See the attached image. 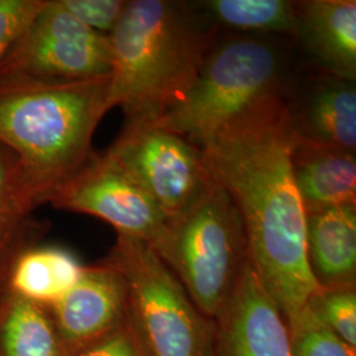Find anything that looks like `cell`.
<instances>
[{
	"mask_svg": "<svg viewBox=\"0 0 356 356\" xmlns=\"http://www.w3.org/2000/svg\"><path fill=\"white\" fill-rule=\"evenodd\" d=\"M214 325L213 356H291L286 319L250 259Z\"/></svg>",
	"mask_w": 356,
	"mask_h": 356,
	"instance_id": "8fae6325",
	"label": "cell"
},
{
	"mask_svg": "<svg viewBox=\"0 0 356 356\" xmlns=\"http://www.w3.org/2000/svg\"><path fill=\"white\" fill-rule=\"evenodd\" d=\"M111 97L129 123L154 124L191 89L213 49L185 3L127 1L113 33Z\"/></svg>",
	"mask_w": 356,
	"mask_h": 356,
	"instance_id": "7a4b0ae2",
	"label": "cell"
},
{
	"mask_svg": "<svg viewBox=\"0 0 356 356\" xmlns=\"http://www.w3.org/2000/svg\"><path fill=\"white\" fill-rule=\"evenodd\" d=\"M49 310L65 356L94 343L127 322V285L103 260L83 267L74 286Z\"/></svg>",
	"mask_w": 356,
	"mask_h": 356,
	"instance_id": "30bf717a",
	"label": "cell"
},
{
	"mask_svg": "<svg viewBox=\"0 0 356 356\" xmlns=\"http://www.w3.org/2000/svg\"><path fill=\"white\" fill-rule=\"evenodd\" d=\"M66 356H144L127 322L102 339Z\"/></svg>",
	"mask_w": 356,
	"mask_h": 356,
	"instance_id": "d4e9b609",
	"label": "cell"
},
{
	"mask_svg": "<svg viewBox=\"0 0 356 356\" xmlns=\"http://www.w3.org/2000/svg\"><path fill=\"white\" fill-rule=\"evenodd\" d=\"M38 229V226H33L29 220V216L24 219L0 220V282L4 280L13 256L32 243Z\"/></svg>",
	"mask_w": 356,
	"mask_h": 356,
	"instance_id": "cb8c5ba5",
	"label": "cell"
},
{
	"mask_svg": "<svg viewBox=\"0 0 356 356\" xmlns=\"http://www.w3.org/2000/svg\"><path fill=\"white\" fill-rule=\"evenodd\" d=\"M325 72L355 81V0L297 1L296 35Z\"/></svg>",
	"mask_w": 356,
	"mask_h": 356,
	"instance_id": "4fadbf2b",
	"label": "cell"
},
{
	"mask_svg": "<svg viewBox=\"0 0 356 356\" xmlns=\"http://www.w3.org/2000/svg\"><path fill=\"white\" fill-rule=\"evenodd\" d=\"M127 285V323L144 356H213V319L194 305L151 245L118 235L106 259Z\"/></svg>",
	"mask_w": 356,
	"mask_h": 356,
	"instance_id": "8992f818",
	"label": "cell"
},
{
	"mask_svg": "<svg viewBox=\"0 0 356 356\" xmlns=\"http://www.w3.org/2000/svg\"><path fill=\"white\" fill-rule=\"evenodd\" d=\"M53 207L95 216L118 235L154 247L165 234L169 219L148 193L106 153H92L48 201Z\"/></svg>",
	"mask_w": 356,
	"mask_h": 356,
	"instance_id": "9c48e42d",
	"label": "cell"
},
{
	"mask_svg": "<svg viewBox=\"0 0 356 356\" xmlns=\"http://www.w3.org/2000/svg\"><path fill=\"white\" fill-rule=\"evenodd\" d=\"M0 76L49 82L110 76V38L81 23L60 0H45L1 60Z\"/></svg>",
	"mask_w": 356,
	"mask_h": 356,
	"instance_id": "52a82bcc",
	"label": "cell"
},
{
	"mask_svg": "<svg viewBox=\"0 0 356 356\" xmlns=\"http://www.w3.org/2000/svg\"><path fill=\"white\" fill-rule=\"evenodd\" d=\"M292 139L356 152L355 81L325 73L298 103L288 102Z\"/></svg>",
	"mask_w": 356,
	"mask_h": 356,
	"instance_id": "7c38bea8",
	"label": "cell"
},
{
	"mask_svg": "<svg viewBox=\"0 0 356 356\" xmlns=\"http://www.w3.org/2000/svg\"><path fill=\"white\" fill-rule=\"evenodd\" d=\"M306 259L319 288L356 286V204L306 213Z\"/></svg>",
	"mask_w": 356,
	"mask_h": 356,
	"instance_id": "5bb4252c",
	"label": "cell"
},
{
	"mask_svg": "<svg viewBox=\"0 0 356 356\" xmlns=\"http://www.w3.org/2000/svg\"><path fill=\"white\" fill-rule=\"evenodd\" d=\"M305 306L343 342L356 348V286L318 288Z\"/></svg>",
	"mask_w": 356,
	"mask_h": 356,
	"instance_id": "44dd1931",
	"label": "cell"
},
{
	"mask_svg": "<svg viewBox=\"0 0 356 356\" xmlns=\"http://www.w3.org/2000/svg\"><path fill=\"white\" fill-rule=\"evenodd\" d=\"M282 58L267 40L231 38L210 51L186 97L157 127L201 148L281 92Z\"/></svg>",
	"mask_w": 356,
	"mask_h": 356,
	"instance_id": "5b68a950",
	"label": "cell"
},
{
	"mask_svg": "<svg viewBox=\"0 0 356 356\" xmlns=\"http://www.w3.org/2000/svg\"><path fill=\"white\" fill-rule=\"evenodd\" d=\"M201 8L218 24L235 31L296 35L297 1L209 0Z\"/></svg>",
	"mask_w": 356,
	"mask_h": 356,
	"instance_id": "ac0fdd59",
	"label": "cell"
},
{
	"mask_svg": "<svg viewBox=\"0 0 356 356\" xmlns=\"http://www.w3.org/2000/svg\"><path fill=\"white\" fill-rule=\"evenodd\" d=\"M242 216L248 259L285 319L318 289L306 259L305 210L291 165L288 99L279 94L201 148Z\"/></svg>",
	"mask_w": 356,
	"mask_h": 356,
	"instance_id": "6da1fadb",
	"label": "cell"
},
{
	"mask_svg": "<svg viewBox=\"0 0 356 356\" xmlns=\"http://www.w3.org/2000/svg\"><path fill=\"white\" fill-rule=\"evenodd\" d=\"M111 108L110 76L49 82L0 76V143L19 156L48 204L94 153L95 129Z\"/></svg>",
	"mask_w": 356,
	"mask_h": 356,
	"instance_id": "3957f363",
	"label": "cell"
},
{
	"mask_svg": "<svg viewBox=\"0 0 356 356\" xmlns=\"http://www.w3.org/2000/svg\"><path fill=\"white\" fill-rule=\"evenodd\" d=\"M207 318L220 314L248 260L242 216L216 181L169 220L152 248Z\"/></svg>",
	"mask_w": 356,
	"mask_h": 356,
	"instance_id": "277c9868",
	"label": "cell"
},
{
	"mask_svg": "<svg viewBox=\"0 0 356 356\" xmlns=\"http://www.w3.org/2000/svg\"><path fill=\"white\" fill-rule=\"evenodd\" d=\"M0 356H65L49 310L0 282Z\"/></svg>",
	"mask_w": 356,
	"mask_h": 356,
	"instance_id": "e0dca14e",
	"label": "cell"
},
{
	"mask_svg": "<svg viewBox=\"0 0 356 356\" xmlns=\"http://www.w3.org/2000/svg\"><path fill=\"white\" fill-rule=\"evenodd\" d=\"M45 0H0V63Z\"/></svg>",
	"mask_w": 356,
	"mask_h": 356,
	"instance_id": "603a6c76",
	"label": "cell"
},
{
	"mask_svg": "<svg viewBox=\"0 0 356 356\" xmlns=\"http://www.w3.org/2000/svg\"><path fill=\"white\" fill-rule=\"evenodd\" d=\"M82 269L70 251L31 243L13 256L3 285L29 302L51 309L74 286Z\"/></svg>",
	"mask_w": 356,
	"mask_h": 356,
	"instance_id": "2e32d148",
	"label": "cell"
},
{
	"mask_svg": "<svg viewBox=\"0 0 356 356\" xmlns=\"http://www.w3.org/2000/svg\"><path fill=\"white\" fill-rule=\"evenodd\" d=\"M170 220L182 214L213 179L201 149L164 128L126 122L106 151Z\"/></svg>",
	"mask_w": 356,
	"mask_h": 356,
	"instance_id": "ba28073f",
	"label": "cell"
},
{
	"mask_svg": "<svg viewBox=\"0 0 356 356\" xmlns=\"http://www.w3.org/2000/svg\"><path fill=\"white\" fill-rule=\"evenodd\" d=\"M65 8L90 29L110 36L127 1L124 0H60Z\"/></svg>",
	"mask_w": 356,
	"mask_h": 356,
	"instance_id": "7402d4cb",
	"label": "cell"
},
{
	"mask_svg": "<svg viewBox=\"0 0 356 356\" xmlns=\"http://www.w3.org/2000/svg\"><path fill=\"white\" fill-rule=\"evenodd\" d=\"M291 356H356L355 348L326 327L307 307L286 319Z\"/></svg>",
	"mask_w": 356,
	"mask_h": 356,
	"instance_id": "ffe728a7",
	"label": "cell"
},
{
	"mask_svg": "<svg viewBox=\"0 0 356 356\" xmlns=\"http://www.w3.org/2000/svg\"><path fill=\"white\" fill-rule=\"evenodd\" d=\"M291 165L306 213L356 204V154L292 139Z\"/></svg>",
	"mask_w": 356,
	"mask_h": 356,
	"instance_id": "9a60e30c",
	"label": "cell"
},
{
	"mask_svg": "<svg viewBox=\"0 0 356 356\" xmlns=\"http://www.w3.org/2000/svg\"><path fill=\"white\" fill-rule=\"evenodd\" d=\"M45 198L19 156L0 143V220L24 219Z\"/></svg>",
	"mask_w": 356,
	"mask_h": 356,
	"instance_id": "d6986e66",
	"label": "cell"
}]
</instances>
